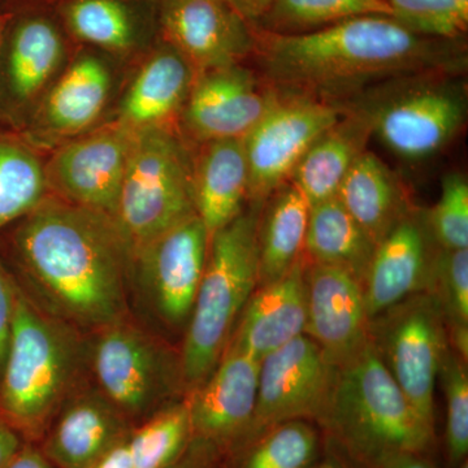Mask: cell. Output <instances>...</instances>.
<instances>
[{
  "label": "cell",
  "mask_w": 468,
  "mask_h": 468,
  "mask_svg": "<svg viewBox=\"0 0 468 468\" xmlns=\"http://www.w3.org/2000/svg\"><path fill=\"white\" fill-rule=\"evenodd\" d=\"M66 16L70 30L82 41L115 51L133 45V18L120 0H73Z\"/></svg>",
  "instance_id": "836d02e7"
},
{
  "label": "cell",
  "mask_w": 468,
  "mask_h": 468,
  "mask_svg": "<svg viewBox=\"0 0 468 468\" xmlns=\"http://www.w3.org/2000/svg\"><path fill=\"white\" fill-rule=\"evenodd\" d=\"M280 92L242 64L199 73L183 109L194 140H243L275 104Z\"/></svg>",
  "instance_id": "5bb4252c"
},
{
  "label": "cell",
  "mask_w": 468,
  "mask_h": 468,
  "mask_svg": "<svg viewBox=\"0 0 468 468\" xmlns=\"http://www.w3.org/2000/svg\"><path fill=\"white\" fill-rule=\"evenodd\" d=\"M63 39L57 27L41 17L5 24L0 45V84L9 106L26 104L39 94L63 58Z\"/></svg>",
  "instance_id": "7402d4cb"
},
{
  "label": "cell",
  "mask_w": 468,
  "mask_h": 468,
  "mask_svg": "<svg viewBox=\"0 0 468 468\" xmlns=\"http://www.w3.org/2000/svg\"><path fill=\"white\" fill-rule=\"evenodd\" d=\"M368 338L418 414L435 428V388L451 347L435 295L418 292L369 319Z\"/></svg>",
  "instance_id": "9c48e42d"
},
{
  "label": "cell",
  "mask_w": 468,
  "mask_h": 468,
  "mask_svg": "<svg viewBox=\"0 0 468 468\" xmlns=\"http://www.w3.org/2000/svg\"><path fill=\"white\" fill-rule=\"evenodd\" d=\"M437 248L426 211L412 208L375 248L363 280L369 319L411 295L430 292Z\"/></svg>",
  "instance_id": "ac0fdd59"
},
{
  "label": "cell",
  "mask_w": 468,
  "mask_h": 468,
  "mask_svg": "<svg viewBox=\"0 0 468 468\" xmlns=\"http://www.w3.org/2000/svg\"><path fill=\"white\" fill-rule=\"evenodd\" d=\"M260 363L249 354L227 346L214 371L185 396L194 439L232 451L249 435L254 421Z\"/></svg>",
  "instance_id": "2e32d148"
},
{
  "label": "cell",
  "mask_w": 468,
  "mask_h": 468,
  "mask_svg": "<svg viewBox=\"0 0 468 468\" xmlns=\"http://www.w3.org/2000/svg\"><path fill=\"white\" fill-rule=\"evenodd\" d=\"M430 292L435 295L448 326L449 345L468 358V249L437 248Z\"/></svg>",
  "instance_id": "d6a6232c"
},
{
  "label": "cell",
  "mask_w": 468,
  "mask_h": 468,
  "mask_svg": "<svg viewBox=\"0 0 468 468\" xmlns=\"http://www.w3.org/2000/svg\"><path fill=\"white\" fill-rule=\"evenodd\" d=\"M375 248L337 198L311 206L304 242L307 261L343 267L363 282Z\"/></svg>",
  "instance_id": "83f0119b"
},
{
  "label": "cell",
  "mask_w": 468,
  "mask_h": 468,
  "mask_svg": "<svg viewBox=\"0 0 468 468\" xmlns=\"http://www.w3.org/2000/svg\"><path fill=\"white\" fill-rule=\"evenodd\" d=\"M439 378L446 401L445 468H455L468 460L467 362L452 347L446 350Z\"/></svg>",
  "instance_id": "e575fe53"
},
{
  "label": "cell",
  "mask_w": 468,
  "mask_h": 468,
  "mask_svg": "<svg viewBox=\"0 0 468 468\" xmlns=\"http://www.w3.org/2000/svg\"><path fill=\"white\" fill-rule=\"evenodd\" d=\"M16 289L17 282L0 261V372L5 366L14 326Z\"/></svg>",
  "instance_id": "74e56055"
},
{
  "label": "cell",
  "mask_w": 468,
  "mask_h": 468,
  "mask_svg": "<svg viewBox=\"0 0 468 468\" xmlns=\"http://www.w3.org/2000/svg\"><path fill=\"white\" fill-rule=\"evenodd\" d=\"M8 16L0 12V45H2L3 33H5V24H7Z\"/></svg>",
  "instance_id": "bcb514c9"
},
{
  "label": "cell",
  "mask_w": 468,
  "mask_h": 468,
  "mask_svg": "<svg viewBox=\"0 0 468 468\" xmlns=\"http://www.w3.org/2000/svg\"><path fill=\"white\" fill-rule=\"evenodd\" d=\"M94 334L89 359L98 389L126 418H149L185 394L180 354L128 316Z\"/></svg>",
  "instance_id": "ba28073f"
},
{
  "label": "cell",
  "mask_w": 468,
  "mask_h": 468,
  "mask_svg": "<svg viewBox=\"0 0 468 468\" xmlns=\"http://www.w3.org/2000/svg\"><path fill=\"white\" fill-rule=\"evenodd\" d=\"M223 454L211 442L192 439L181 457L168 468H220Z\"/></svg>",
  "instance_id": "f35d334b"
},
{
  "label": "cell",
  "mask_w": 468,
  "mask_h": 468,
  "mask_svg": "<svg viewBox=\"0 0 468 468\" xmlns=\"http://www.w3.org/2000/svg\"><path fill=\"white\" fill-rule=\"evenodd\" d=\"M128 437L129 435L89 468H133Z\"/></svg>",
  "instance_id": "7bdbcfd3"
},
{
  "label": "cell",
  "mask_w": 468,
  "mask_h": 468,
  "mask_svg": "<svg viewBox=\"0 0 468 468\" xmlns=\"http://www.w3.org/2000/svg\"><path fill=\"white\" fill-rule=\"evenodd\" d=\"M455 468H468V460H464L461 464H458Z\"/></svg>",
  "instance_id": "7dc6e473"
},
{
  "label": "cell",
  "mask_w": 468,
  "mask_h": 468,
  "mask_svg": "<svg viewBox=\"0 0 468 468\" xmlns=\"http://www.w3.org/2000/svg\"><path fill=\"white\" fill-rule=\"evenodd\" d=\"M323 440L311 421H282L245 437L223 460L227 468H313L320 461Z\"/></svg>",
  "instance_id": "f1b7e54d"
},
{
  "label": "cell",
  "mask_w": 468,
  "mask_h": 468,
  "mask_svg": "<svg viewBox=\"0 0 468 468\" xmlns=\"http://www.w3.org/2000/svg\"><path fill=\"white\" fill-rule=\"evenodd\" d=\"M372 132L365 117L345 109L344 115L311 144L291 176L310 207L335 198L354 163L367 151Z\"/></svg>",
  "instance_id": "603a6c76"
},
{
  "label": "cell",
  "mask_w": 468,
  "mask_h": 468,
  "mask_svg": "<svg viewBox=\"0 0 468 468\" xmlns=\"http://www.w3.org/2000/svg\"><path fill=\"white\" fill-rule=\"evenodd\" d=\"M192 439L185 399L171 403L129 433V452L133 468L171 467Z\"/></svg>",
  "instance_id": "1f68e13d"
},
{
  "label": "cell",
  "mask_w": 468,
  "mask_h": 468,
  "mask_svg": "<svg viewBox=\"0 0 468 468\" xmlns=\"http://www.w3.org/2000/svg\"><path fill=\"white\" fill-rule=\"evenodd\" d=\"M193 159L168 126L134 131L115 218L132 255L196 217Z\"/></svg>",
  "instance_id": "52a82bcc"
},
{
  "label": "cell",
  "mask_w": 468,
  "mask_h": 468,
  "mask_svg": "<svg viewBox=\"0 0 468 468\" xmlns=\"http://www.w3.org/2000/svg\"><path fill=\"white\" fill-rule=\"evenodd\" d=\"M209 239L207 228L196 215L133 254L132 276L144 303L169 329H186L207 261Z\"/></svg>",
  "instance_id": "8fae6325"
},
{
  "label": "cell",
  "mask_w": 468,
  "mask_h": 468,
  "mask_svg": "<svg viewBox=\"0 0 468 468\" xmlns=\"http://www.w3.org/2000/svg\"><path fill=\"white\" fill-rule=\"evenodd\" d=\"M160 17L169 46L196 75L239 66L254 52V27L229 0H163Z\"/></svg>",
  "instance_id": "9a60e30c"
},
{
  "label": "cell",
  "mask_w": 468,
  "mask_h": 468,
  "mask_svg": "<svg viewBox=\"0 0 468 468\" xmlns=\"http://www.w3.org/2000/svg\"><path fill=\"white\" fill-rule=\"evenodd\" d=\"M426 218L439 248L468 249V183L464 175L451 172L443 177L441 193Z\"/></svg>",
  "instance_id": "8d00e7d4"
},
{
  "label": "cell",
  "mask_w": 468,
  "mask_h": 468,
  "mask_svg": "<svg viewBox=\"0 0 468 468\" xmlns=\"http://www.w3.org/2000/svg\"><path fill=\"white\" fill-rule=\"evenodd\" d=\"M306 257L282 277L258 285L237 320L228 346L261 362L306 334Z\"/></svg>",
  "instance_id": "ffe728a7"
},
{
  "label": "cell",
  "mask_w": 468,
  "mask_h": 468,
  "mask_svg": "<svg viewBox=\"0 0 468 468\" xmlns=\"http://www.w3.org/2000/svg\"><path fill=\"white\" fill-rule=\"evenodd\" d=\"M324 440L358 468L401 454H432L436 430L427 424L378 358L371 341L335 366L319 423Z\"/></svg>",
  "instance_id": "3957f363"
},
{
  "label": "cell",
  "mask_w": 468,
  "mask_h": 468,
  "mask_svg": "<svg viewBox=\"0 0 468 468\" xmlns=\"http://www.w3.org/2000/svg\"><path fill=\"white\" fill-rule=\"evenodd\" d=\"M76 328L46 313L17 284L14 326L0 372V418L39 437L76 390L86 359Z\"/></svg>",
  "instance_id": "277c9868"
},
{
  "label": "cell",
  "mask_w": 468,
  "mask_h": 468,
  "mask_svg": "<svg viewBox=\"0 0 468 468\" xmlns=\"http://www.w3.org/2000/svg\"><path fill=\"white\" fill-rule=\"evenodd\" d=\"M313 468H346V466L337 457H326L324 460H320Z\"/></svg>",
  "instance_id": "f6af8a7d"
},
{
  "label": "cell",
  "mask_w": 468,
  "mask_h": 468,
  "mask_svg": "<svg viewBox=\"0 0 468 468\" xmlns=\"http://www.w3.org/2000/svg\"><path fill=\"white\" fill-rule=\"evenodd\" d=\"M46 168L23 141L0 135V230L46 201Z\"/></svg>",
  "instance_id": "f546056e"
},
{
  "label": "cell",
  "mask_w": 468,
  "mask_h": 468,
  "mask_svg": "<svg viewBox=\"0 0 468 468\" xmlns=\"http://www.w3.org/2000/svg\"><path fill=\"white\" fill-rule=\"evenodd\" d=\"M374 468H445L432 457L421 452H401L392 455Z\"/></svg>",
  "instance_id": "60d3db41"
},
{
  "label": "cell",
  "mask_w": 468,
  "mask_h": 468,
  "mask_svg": "<svg viewBox=\"0 0 468 468\" xmlns=\"http://www.w3.org/2000/svg\"><path fill=\"white\" fill-rule=\"evenodd\" d=\"M229 2L252 27H255V24L266 14L272 0H229Z\"/></svg>",
  "instance_id": "ee69618b"
},
{
  "label": "cell",
  "mask_w": 468,
  "mask_h": 468,
  "mask_svg": "<svg viewBox=\"0 0 468 468\" xmlns=\"http://www.w3.org/2000/svg\"><path fill=\"white\" fill-rule=\"evenodd\" d=\"M335 371V365L306 335L268 354L260 363L257 409L249 435L288 420L319 427Z\"/></svg>",
  "instance_id": "7c38bea8"
},
{
  "label": "cell",
  "mask_w": 468,
  "mask_h": 468,
  "mask_svg": "<svg viewBox=\"0 0 468 468\" xmlns=\"http://www.w3.org/2000/svg\"><path fill=\"white\" fill-rule=\"evenodd\" d=\"M458 2H460L462 5H464V7H468V0H458Z\"/></svg>",
  "instance_id": "c3c4849f"
},
{
  "label": "cell",
  "mask_w": 468,
  "mask_h": 468,
  "mask_svg": "<svg viewBox=\"0 0 468 468\" xmlns=\"http://www.w3.org/2000/svg\"><path fill=\"white\" fill-rule=\"evenodd\" d=\"M133 134L117 122L61 147L45 167L48 187L63 201L115 218Z\"/></svg>",
  "instance_id": "4fadbf2b"
},
{
  "label": "cell",
  "mask_w": 468,
  "mask_h": 468,
  "mask_svg": "<svg viewBox=\"0 0 468 468\" xmlns=\"http://www.w3.org/2000/svg\"><path fill=\"white\" fill-rule=\"evenodd\" d=\"M110 91L109 68L94 57L77 58L46 98L39 122L54 135L80 133L100 117Z\"/></svg>",
  "instance_id": "4316f807"
},
{
  "label": "cell",
  "mask_w": 468,
  "mask_h": 468,
  "mask_svg": "<svg viewBox=\"0 0 468 468\" xmlns=\"http://www.w3.org/2000/svg\"><path fill=\"white\" fill-rule=\"evenodd\" d=\"M403 27L431 38L464 41L468 7L458 0H385Z\"/></svg>",
  "instance_id": "d590c367"
},
{
  "label": "cell",
  "mask_w": 468,
  "mask_h": 468,
  "mask_svg": "<svg viewBox=\"0 0 468 468\" xmlns=\"http://www.w3.org/2000/svg\"><path fill=\"white\" fill-rule=\"evenodd\" d=\"M304 279V335L319 345L334 365H340L368 341L369 316L363 282L343 267L309 261Z\"/></svg>",
  "instance_id": "e0dca14e"
},
{
  "label": "cell",
  "mask_w": 468,
  "mask_h": 468,
  "mask_svg": "<svg viewBox=\"0 0 468 468\" xmlns=\"http://www.w3.org/2000/svg\"><path fill=\"white\" fill-rule=\"evenodd\" d=\"M263 205L250 203L209 239L207 261L180 351L185 396L217 367L258 286V223Z\"/></svg>",
  "instance_id": "5b68a950"
},
{
  "label": "cell",
  "mask_w": 468,
  "mask_h": 468,
  "mask_svg": "<svg viewBox=\"0 0 468 468\" xmlns=\"http://www.w3.org/2000/svg\"><path fill=\"white\" fill-rule=\"evenodd\" d=\"M462 77L446 72L399 77L341 106L365 117L372 135L399 158L421 162L441 153L466 124L467 88Z\"/></svg>",
  "instance_id": "8992f818"
},
{
  "label": "cell",
  "mask_w": 468,
  "mask_h": 468,
  "mask_svg": "<svg viewBox=\"0 0 468 468\" xmlns=\"http://www.w3.org/2000/svg\"><path fill=\"white\" fill-rule=\"evenodd\" d=\"M340 104L282 94L243 138L249 165V203L263 205L289 183L311 144L344 115Z\"/></svg>",
  "instance_id": "30bf717a"
},
{
  "label": "cell",
  "mask_w": 468,
  "mask_h": 468,
  "mask_svg": "<svg viewBox=\"0 0 468 468\" xmlns=\"http://www.w3.org/2000/svg\"><path fill=\"white\" fill-rule=\"evenodd\" d=\"M24 437L5 419L0 418V468H5L23 448Z\"/></svg>",
  "instance_id": "ab89813d"
},
{
  "label": "cell",
  "mask_w": 468,
  "mask_h": 468,
  "mask_svg": "<svg viewBox=\"0 0 468 468\" xmlns=\"http://www.w3.org/2000/svg\"><path fill=\"white\" fill-rule=\"evenodd\" d=\"M365 15L392 16V11L385 0H272L254 27L292 36L316 32Z\"/></svg>",
  "instance_id": "4dcf8cb0"
},
{
  "label": "cell",
  "mask_w": 468,
  "mask_h": 468,
  "mask_svg": "<svg viewBox=\"0 0 468 468\" xmlns=\"http://www.w3.org/2000/svg\"><path fill=\"white\" fill-rule=\"evenodd\" d=\"M193 160L196 211L212 236L232 223L249 202V165L243 140L203 143Z\"/></svg>",
  "instance_id": "44dd1931"
},
{
  "label": "cell",
  "mask_w": 468,
  "mask_h": 468,
  "mask_svg": "<svg viewBox=\"0 0 468 468\" xmlns=\"http://www.w3.org/2000/svg\"><path fill=\"white\" fill-rule=\"evenodd\" d=\"M310 205L291 183L268 197L258 223V285L285 275L304 257Z\"/></svg>",
  "instance_id": "484cf974"
},
{
  "label": "cell",
  "mask_w": 468,
  "mask_h": 468,
  "mask_svg": "<svg viewBox=\"0 0 468 468\" xmlns=\"http://www.w3.org/2000/svg\"><path fill=\"white\" fill-rule=\"evenodd\" d=\"M131 431L128 418L98 388L75 390L45 431L41 452L57 468H89Z\"/></svg>",
  "instance_id": "d6986e66"
},
{
  "label": "cell",
  "mask_w": 468,
  "mask_h": 468,
  "mask_svg": "<svg viewBox=\"0 0 468 468\" xmlns=\"http://www.w3.org/2000/svg\"><path fill=\"white\" fill-rule=\"evenodd\" d=\"M196 72L171 46L153 55L135 77L120 111L119 124L131 131L167 126L183 111Z\"/></svg>",
  "instance_id": "d4e9b609"
},
{
  "label": "cell",
  "mask_w": 468,
  "mask_h": 468,
  "mask_svg": "<svg viewBox=\"0 0 468 468\" xmlns=\"http://www.w3.org/2000/svg\"><path fill=\"white\" fill-rule=\"evenodd\" d=\"M15 252L32 300L77 331H100L126 318L131 248L109 215L46 199L23 218Z\"/></svg>",
  "instance_id": "7a4b0ae2"
},
{
  "label": "cell",
  "mask_w": 468,
  "mask_h": 468,
  "mask_svg": "<svg viewBox=\"0 0 468 468\" xmlns=\"http://www.w3.org/2000/svg\"><path fill=\"white\" fill-rule=\"evenodd\" d=\"M5 468H57L43 455L41 449L34 448L24 442L23 448L15 455L14 460Z\"/></svg>",
  "instance_id": "b9f144b4"
},
{
  "label": "cell",
  "mask_w": 468,
  "mask_h": 468,
  "mask_svg": "<svg viewBox=\"0 0 468 468\" xmlns=\"http://www.w3.org/2000/svg\"><path fill=\"white\" fill-rule=\"evenodd\" d=\"M335 198L375 245L414 208L399 176L369 150L354 163Z\"/></svg>",
  "instance_id": "cb8c5ba5"
},
{
  "label": "cell",
  "mask_w": 468,
  "mask_h": 468,
  "mask_svg": "<svg viewBox=\"0 0 468 468\" xmlns=\"http://www.w3.org/2000/svg\"><path fill=\"white\" fill-rule=\"evenodd\" d=\"M258 72L282 94L344 104L372 86L417 73L463 75L464 41L412 32L388 15H365L304 34L255 29Z\"/></svg>",
  "instance_id": "6da1fadb"
}]
</instances>
